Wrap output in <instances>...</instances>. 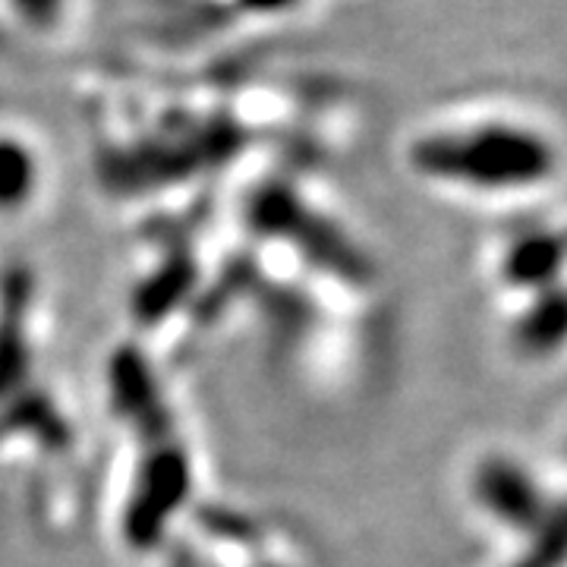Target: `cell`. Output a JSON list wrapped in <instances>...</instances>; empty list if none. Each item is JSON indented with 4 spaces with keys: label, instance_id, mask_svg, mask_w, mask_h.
I'll return each mask as SVG.
<instances>
[{
    "label": "cell",
    "instance_id": "6da1fadb",
    "mask_svg": "<svg viewBox=\"0 0 567 567\" xmlns=\"http://www.w3.org/2000/svg\"><path fill=\"white\" fill-rule=\"evenodd\" d=\"M416 177L480 199H520L546 189L565 167V152L543 123L486 111L435 123L406 145Z\"/></svg>",
    "mask_w": 567,
    "mask_h": 567
},
{
    "label": "cell",
    "instance_id": "7a4b0ae2",
    "mask_svg": "<svg viewBox=\"0 0 567 567\" xmlns=\"http://www.w3.org/2000/svg\"><path fill=\"white\" fill-rule=\"evenodd\" d=\"M470 502L492 527L524 539L546 524L561 498L517 454L488 451L470 470Z\"/></svg>",
    "mask_w": 567,
    "mask_h": 567
},
{
    "label": "cell",
    "instance_id": "3957f363",
    "mask_svg": "<svg viewBox=\"0 0 567 567\" xmlns=\"http://www.w3.org/2000/svg\"><path fill=\"white\" fill-rule=\"evenodd\" d=\"M189 461L181 445L155 442L145 464L140 466V480L130 495V505L123 514V536L133 548H152L162 543L167 520L181 511L189 495Z\"/></svg>",
    "mask_w": 567,
    "mask_h": 567
},
{
    "label": "cell",
    "instance_id": "277c9868",
    "mask_svg": "<svg viewBox=\"0 0 567 567\" xmlns=\"http://www.w3.org/2000/svg\"><path fill=\"white\" fill-rule=\"evenodd\" d=\"M252 218L262 224V230L284 234L293 240H306L309 256H316L319 262L334 268L338 275H344L347 281H363L365 278V259L360 256L357 246L347 244L344 234H338L328 221L319 215H312L290 189L271 186L252 205Z\"/></svg>",
    "mask_w": 567,
    "mask_h": 567
},
{
    "label": "cell",
    "instance_id": "5b68a950",
    "mask_svg": "<svg viewBox=\"0 0 567 567\" xmlns=\"http://www.w3.org/2000/svg\"><path fill=\"white\" fill-rule=\"evenodd\" d=\"M498 281L524 297L567 281V227L533 224L507 237L498 252Z\"/></svg>",
    "mask_w": 567,
    "mask_h": 567
},
{
    "label": "cell",
    "instance_id": "8992f818",
    "mask_svg": "<svg viewBox=\"0 0 567 567\" xmlns=\"http://www.w3.org/2000/svg\"><path fill=\"white\" fill-rule=\"evenodd\" d=\"M511 347L527 363H548L567 350V281L527 293L511 319Z\"/></svg>",
    "mask_w": 567,
    "mask_h": 567
},
{
    "label": "cell",
    "instance_id": "52a82bcc",
    "mask_svg": "<svg viewBox=\"0 0 567 567\" xmlns=\"http://www.w3.org/2000/svg\"><path fill=\"white\" fill-rule=\"evenodd\" d=\"M111 391H114V404L126 420L140 423L145 435H152L155 442L167 435V410L162 404V394L155 385L152 369L145 365L140 350L123 347L117 350L114 363H111Z\"/></svg>",
    "mask_w": 567,
    "mask_h": 567
},
{
    "label": "cell",
    "instance_id": "ba28073f",
    "mask_svg": "<svg viewBox=\"0 0 567 567\" xmlns=\"http://www.w3.org/2000/svg\"><path fill=\"white\" fill-rule=\"evenodd\" d=\"M41 167L29 142L0 133V212H20L39 189Z\"/></svg>",
    "mask_w": 567,
    "mask_h": 567
},
{
    "label": "cell",
    "instance_id": "9c48e42d",
    "mask_svg": "<svg viewBox=\"0 0 567 567\" xmlns=\"http://www.w3.org/2000/svg\"><path fill=\"white\" fill-rule=\"evenodd\" d=\"M524 555L507 567H567V502L561 498L543 527L524 536Z\"/></svg>",
    "mask_w": 567,
    "mask_h": 567
},
{
    "label": "cell",
    "instance_id": "30bf717a",
    "mask_svg": "<svg viewBox=\"0 0 567 567\" xmlns=\"http://www.w3.org/2000/svg\"><path fill=\"white\" fill-rule=\"evenodd\" d=\"M189 284H193L189 262H171L140 290V300H136L140 312L145 319H158L189 290Z\"/></svg>",
    "mask_w": 567,
    "mask_h": 567
},
{
    "label": "cell",
    "instance_id": "8fae6325",
    "mask_svg": "<svg viewBox=\"0 0 567 567\" xmlns=\"http://www.w3.org/2000/svg\"><path fill=\"white\" fill-rule=\"evenodd\" d=\"M10 3H13V10L20 13L22 20L35 25V29H51L54 22L61 20L63 7H66V0H10Z\"/></svg>",
    "mask_w": 567,
    "mask_h": 567
},
{
    "label": "cell",
    "instance_id": "7c38bea8",
    "mask_svg": "<svg viewBox=\"0 0 567 567\" xmlns=\"http://www.w3.org/2000/svg\"><path fill=\"white\" fill-rule=\"evenodd\" d=\"M303 0H240V7L259 17H275V13H287L293 7H300Z\"/></svg>",
    "mask_w": 567,
    "mask_h": 567
}]
</instances>
